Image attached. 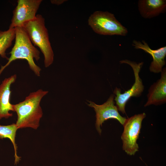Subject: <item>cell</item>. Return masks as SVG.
Returning a JSON list of instances; mask_svg holds the SVG:
<instances>
[{"label":"cell","mask_w":166,"mask_h":166,"mask_svg":"<svg viewBox=\"0 0 166 166\" xmlns=\"http://www.w3.org/2000/svg\"><path fill=\"white\" fill-rule=\"evenodd\" d=\"M146 116L144 113L136 114L126 119L123 125L124 130L121 136L122 148L128 155H134L138 150L136 141L140 133L142 121Z\"/></svg>","instance_id":"cell-5"},{"label":"cell","mask_w":166,"mask_h":166,"mask_svg":"<svg viewBox=\"0 0 166 166\" xmlns=\"http://www.w3.org/2000/svg\"><path fill=\"white\" fill-rule=\"evenodd\" d=\"M115 96L111 94L106 101L101 105H98L91 101H88V105L94 109L96 113L95 126L99 134L101 135V126L106 121L110 119H115L123 125L126 120L119 113L116 106L115 105Z\"/></svg>","instance_id":"cell-7"},{"label":"cell","mask_w":166,"mask_h":166,"mask_svg":"<svg viewBox=\"0 0 166 166\" xmlns=\"http://www.w3.org/2000/svg\"></svg>","instance_id":"cell-16"},{"label":"cell","mask_w":166,"mask_h":166,"mask_svg":"<svg viewBox=\"0 0 166 166\" xmlns=\"http://www.w3.org/2000/svg\"><path fill=\"white\" fill-rule=\"evenodd\" d=\"M22 27L32 43L38 47L43 53L45 67L50 66L53 62L54 55L44 18L38 14L35 19L25 23Z\"/></svg>","instance_id":"cell-3"},{"label":"cell","mask_w":166,"mask_h":166,"mask_svg":"<svg viewBox=\"0 0 166 166\" xmlns=\"http://www.w3.org/2000/svg\"><path fill=\"white\" fill-rule=\"evenodd\" d=\"M138 7L143 17L150 18L165 11L166 1L164 0H140L138 2Z\"/></svg>","instance_id":"cell-12"},{"label":"cell","mask_w":166,"mask_h":166,"mask_svg":"<svg viewBox=\"0 0 166 166\" xmlns=\"http://www.w3.org/2000/svg\"><path fill=\"white\" fill-rule=\"evenodd\" d=\"M48 93V91L39 89L30 93L23 101L13 105L14 111L17 114L15 124L18 129L29 127L36 129L38 127L43 115L40 103Z\"/></svg>","instance_id":"cell-1"},{"label":"cell","mask_w":166,"mask_h":166,"mask_svg":"<svg viewBox=\"0 0 166 166\" xmlns=\"http://www.w3.org/2000/svg\"><path fill=\"white\" fill-rule=\"evenodd\" d=\"M15 29V41L14 45L9 54L10 56L8 62L0 69V76L3 70L13 61L18 59L27 61L30 69L37 76H40L41 68L35 63L40 58V52L33 45L26 33L22 27Z\"/></svg>","instance_id":"cell-2"},{"label":"cell","mask_w":166,"mask_h":166,"mask_svg":"<svg viewBox=\"0 0 166 166\" xmlns=\"http://www.w3.org/2000/svg\"><path fill=\"white\" fill-rule=\"evenodd\" d=\"M121 63H126L129 65L133 69L135 76V82L129 89L121 93L120 88L116 87L114 93L116 95L114 100L116 101L118 110L122 113H125V106L126 103L132 97L140 96L144 89L142 81L140 77L139 73L143 63H136L128 60H124L120 61Z\"/></svg>","instance_id":"cell-6"},{"label":"cell","mask_w":166,"mask_h":166,"mask_svg":"<svg viewBox=\"0 0 166 166\" xmlns=\"http://www.w3.org/2000/svg\"><path fill=\"white\" fill-rule=\"evenodd\" d=\"M66 1V0H51L50 2L53 4L59 5L63 3Z\"/></svg>","instance_id":"cell-15"},{"label":"cell","mask_w":166,"mask_h":166,"mask_svg":"<svg viewBox=\"0 0 166 166\" xmlns=\"http://www.w3.org/2000/svg\"><path fill=\"white\" fill-rule=\"evenodd\" d=\"M16 74L5 78L0 84V119L8 118L13 114L10 111H14L13 105L10 101L11 91L10 87L15 81Z\"/></svg>","instance_id":"cell-10"},{"label":"cell","mask_w":166,"mask_h":166,"mask_svg":"<svg viewBox=\"0 0 166 166\" xmlns=\"http://www.w3.org/2000/svg\"><path fill=\"white\" fill-rule=\"evenodd\" d=\"M89 25L96 33L103 35L125 36L127 29L115 18L114 15L108 11H97L89 17Z\"/></svg>","instance_id":"cell-4"},{"label":"cell","mask_w":166,"mask_h":166,"mask_svg":"<svg viewBox=\"0 0 166 166\" xmlns=\"http://www.w3.org/2000/svg\"><path fill=\"white\" fill-rule=\"evenodd\" d=\"M147 101L144 106L158 105L166 101V69H162L160 78L152 85L148 90Z\"/></svg>","instance_id":"cell-11"},{"label":"cell","mask_w":166,"mask_h":166,"mask_svg":"<svg viewBox=\"0 0 166 166\" xmlns=\"http://www.w3.org/2000/svg\"><path fill=\"white\" fill-rule=\"evenodd\" d=\"M132 45L135 48L142 49L152 56L153 60L149 67L151 72L155 73H161L163 67L165 64L164 59L166 55V46L157 49H152L144 41L142 40L141 42L135 40L133 41Z\"/></svg>","instance_id":"cell-9"},{"label":"cell","mask_w":166,"mask_h":166,"mask_svg":"<svg viewBox=\"0 0 166 166\" xmlns=\"http://www.w3.org/2000/svg\"><path fill=\"white\" fill-rule=\"evenodd\" d=\"M15 38V28H9L4 31L0 30V55L2 58L8 60L6 51L11 46Z\"/></svg>","instance_id":"cell-13"},{"label":"cell","mask_w":166,"mask_h":166,"mask_svg":"<svg viewBox=\"0 0 166 166\" xmlns=\"http://www.w3.org/2000/svg\"><path fill=\"white\" fill-rule=\"evenodd\" d=\"M42 0H18L13 11L9 28L22 27L26 23L35 19Z\"/></svg>","instance_id":"cell-8"},{"label":"cell","mask_w":166,"mask_h":166,"mask_svg":"<svg viewBox=\"0 0 166 166\" xmlns=\"http://www.w3.org/2000/svg\"><path fill=\"white\" fill-rule=\"evenodd\" d=\"M18 129L15 124L10 125H0V138H8L12 142L14 150L15 164H17L20 160L17 154V146L15 142L16 132Z\"/></svg>","instance_id":"cell-14"}]
</instances>
